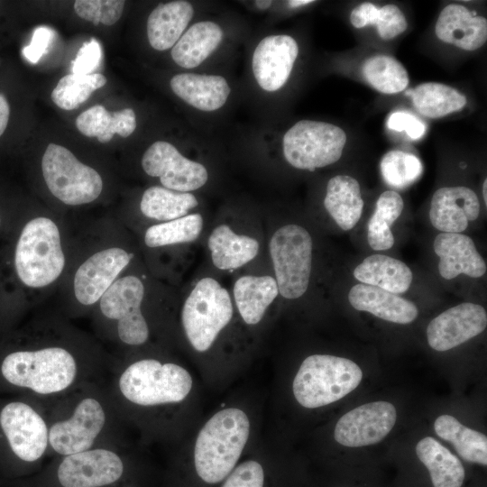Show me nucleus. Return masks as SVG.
<instances>
[{
    "mask_svg": "<svg viewBox=\"0 0 487 487\" xmlns=\"http://www.w3.org/2000/svg\"><path fill=\"white\" fill-rule=\"evenodd\" d=\"M110 362L97 340L63 315H39L0 342V393L49 401L97 381Z\"/></svg>",
    "mask_w": 487,
    "mask_h": 487,
    "instance_id": "f257e3e1",
    "label": "nucleus"
},
{
    "mask_svg": "<svg viewBox=\"0 0 487 487\" xmlns=\"http://www.w3.org/2000/svg\"><path fill=\"white\" fill-rule=\"evenodd\" d=\"M69 267L55 294L60 314L78 317L92 309L135 260L123 237V226L114 218L74 222Z\"/></svg>",
    "mask_w": 487,
    "mask_h": 487,
    "instance_id": "f03ea898",
    "label": "nucleus"
},
{
    "mask_svg": "<svg viewBox=\"0 0 487 487\" xmlns=\"http://www.w3.org/2000/svg\"><path fill=\"white\" fill-rule=\"evenodd\" d=\"M74 222L54 212L23 216L12 233L8 263L22 296L40 302L55 294L69 267Z\"/></svg>",
    "mask_w": 487,
    "mask_h": 487,
    "instance_id": "7ed1b4c3",
    "label": "nucleus"
},
{
    "mask_svg": "<svg viewBox=\"0 0 487 487\" xmlns=\"http://www.w3.org/2000/svg\"><path fill=\"white\" fill-rule=\"evenodd\" d=\"M41 407L47 425L48 455L64 456L96 446H114L115 407L107 389L89 382Z\"/></svg>",
    "mask_w": 487,
    "mask_h": 487,
    "instance_id": "20e7f679",
    "label": "nucleus"
},
{
    "mask_svg": "<svg viewBox=\"0 0 487 487\" xmlns=\"http://www.w3.org/2000/svg\"><path fill=\"white\" fill-rule=\"evenodd\" d=\"M48 451L41 408L21 396L0 398V474L10 480L31 477L41 470Z\"/></svg>",
    "mask_w": 487,
    "mask_h": 487,
    "instance_id": "39448f33",
    "label": "nucleus"
},
{
    "mask_svg": "<svg viewBox=\"0 0 487 487\" xmlns=\"http://www.w3.org/2000/svg\"><path fill=\"white\" fill-rule=\"evenodd\" d=\"M21 487H138L129 461L114 446L57 456Z\"/></svg>",
    "mask_w": 487,
    "mask_h": 487,
    "instance_id": "423d86ee",
    "label": "nucleus"
},
{
    "mask_svg": "<svg viewBox=\"0 0 487 487\" xmlns=\"http://www.w3.org/2000/svg\"><path fill=\"white\" fill-rule=\"evenodd\" d=\"M192 384L191 375L182 366L142 358L120 369L107 391L115 405L124 402L139 408H155L181 402Z\"/></svg>",
    "mask_w": 487,
    "mask_h": 487,
    "instance_id": "0eeeda50",
    "label": "nucleus"
},
{
    "mask_svg": "<svg viewBox=\"0 0 487 487\" xmlns=\"http://www.w3.org/2000/svg\"><path fill=\"white\" fill-rule=\"evenodd\" d=\"M249 434V418L237 408L219 410L207 420L193 453L192 475L198 486L220 485L237 465Z\"/></svg>",
    "mask_w": 487,
    "mask_h": 487,
    "instance_id": "6e6552de",
    "label": "nucleus"
},
{
    "mask_svg": "<svg viewBox=\"0 0 487 487\" xmlns=\"http://www.w3.org/2000/svg\"><path fill=\"white\" fill-rule=\"evenodd\" d=\"M131 265L101 297L90 315L101 339L140 346L150 337L142 310L146 286L142 278L130 271Z\"/></svg>",
    "mask_w": 487,
    "mask_h": 487,
    "instance_id": "1a4fd4ad",
    "label": "nucleus"
},
{
    "mask_svg": "<svg viewBox=\"0 0 487 487\" xmlns=\"http://www.w3.org/2000/svg\"><path fill=\"white\" fill-rule=\"evenodd\" d=\"M362 379L361 368L350 359L312 354L299 366L292 390L301 406L316 409L345 397L360 384Z\"/></svg>",
    "mask_w": 487,
    "mask_h": 487,
    "instance_id": "9d476101",
    "label": "nucleus"
},
{
    "mask_svg": "<svg viewBox=\"0 0 487 487\" xmlns=\"http://www.w3.org/2000/svg\"><path fill=\"white\" fill-rule=\"evenodd\" d=\"M41 172L47 190L64 207L90 206L104 192L105 181L98 170L56 143L46 147Z\"/></svg>",
    "mask_w": 487,
    "mask_h": 487,
    "instance_id": "9b49d317",
    "label": "nucleus"
},
{
    "mask_svg": "<svg viewBox=\"0 0 487 487\" xmlns=\"http://www.w3.org/2000/svg\"><path fill=\"white\" fill-rule=\"evenodd\" d=\"M233 317L228 291L213 278H203L184 301L181 322L185 335L198 352L210 348Z\"/></svg>",
    "mask_w": 487,
    "mask_h": 487,
    "instance_id": "f8f14e48",
    "label": "nucleus"
},
{
    "mask_svg": "<svg viewBox=\"0 0 487 487\" xmlns=\"http://www.w3.org/2000/svg\"><path fill=\"white\" fill-rule=\"evenodd\" d=\"M313 243L303 227L289 224L272 234L270 254L279 293L285 299H299L307 291L312 268Z\"/></svg>",
    "mask_w": 487,
    "mask_h": 487,
    "instance_id": "ddd939ff",
    "label": "nucleus"
},
{
    "mask_svg": "<svg viewBox=\"0 0 487 487\" xmlns=\"http://www.w3.org/2000/svg\"><path fill=\"white\" fill-rule=\"evenodd\" d=\"M346 143L345 131L333 124L300 120L283 137V153L294 168L314 170L336 162Z\"/></svg>",
    "mask_w": 487,
    "mask_h": 487,
    "instance_id": "4468645a",
    "label": "nucleus"
},
{
    "mask_svg": "<svg viewBox=\"0 0 487 487\" xmlns=\"http://www.w3.org/2000/svg\"><path fill=\"white\" fill-rule=\"evenodd\" d=\"M141 164L148 176L159 178L161 187L178 192L196 190L208 179L204 165L186 158L164 141L153 142L143 153Z\"/></svg>",
    "mask_w": 487,
    "mask_h": 487,
    "instance_id": "2eb2a0df",
    "label": "nucleus"
},
{
    "mask_svg": "<svg viewBox=\"0 0 487 487\" xmlns=\"http://www.w3.org/2000/svg\"><path fill=\"white\" fill-rule=\"evenodd\" d=\"M397 412L387 401L365 403L346 412L337 421L334 437L348 447H361L381 441L396 423Z\"/></svg>",
    "mask_w": 487,
    "mask_h": 487,
    "instance_id": "dca6fc26",
    "label": "nucleus"
},
{
    "mask_svg": "<svg viewBox=\"0 0 487 487\" xmlns=\"http://www.w3.org/2000/svg\"><path fill=\"white\" fill-rule=\"evenodd\" d=\"M486 326L485 308L478 304L464 302L445 310L429 322L427 343L436 351H447L478 335Z\"/></svg>",
    "mask_w": 487,
    "mask_h": 487,
    "instance_id": "f3484780",
    "label": "nucleus"
},
{
    "mask_svg": "<svg viewBox=\"0 0 487 487\" xmlns=\"http://www.w3.org/2000/svg\"><path fill=\"white\" fill-rule=\"evenodd\" d=\"M298 54V43L289 35L263 38L255 48L252 60L258 85L270 92L280 89L289 79Z\"/></svg>",
    "mask_w": 487,
    "mask_h": 487,
    "instance_id": "a211bd4d",
    "label": "nucleus"
},
{
    "mask_svg": "<svg viewBox=\"0 0 487 487\" xmlns=\"http://www.w3.org/2000/svg\"><path fill=\"white\" fill-rule=\"evenodd\" d=\"M480 202L475 192L464 186L444 187L433 195L429 219L441 233H462L478 218Z\"/></svg>",
    "mask_w": 487,
    "mask_h": 487,
    "instance_id": "6ab92c4d",
    "label": "nucleus"
},
{
    "mask_svg": "<svg viewBox=\"0 0 487 487\" xmlns=\"http://www.w3.org/2000/svg\"><path fill=\"white\" fill-rule=\"evenodd\" d=\"M433 248L439 258V274L452 280L460 274L480 278L486 272V263L468 235L462 233H440Z\"/></svg>",
    "mask_w": 487,
    "mask_h": 487,
    "instance_id": "aec40b11",
    "label": "nucleus"
},
{
    "mask_svg": "<svg viewBox=\"0 0 487 487\" xmlns=\"http://www.w3.org/2000/svg\"><path fill=\"white\" fill-rule=\"evenodd\" d=\"M435 32L441 41L473 51L486 42L487 20L462 5L450 4L440 12Z\"/></svg>",
    "mask_w": 487,
    "mask_h": 487,
    "instance_id": "412c9836",
    "label": "nucleus"
},
{
    "mask_svg": "<svg viewBox=\"0 0 487 487\" xmlns=\"http://www.w3.org/2000/svg\"><path fill=\"white\" fill-rule=\"evenodd\" d=\"M348 300L356 310L396 324H409L418 315L412 301L372 285L355 284L348 293Z\"/></svg>",
    "mask_w": 487,
    "mask_h": 487,
    "instance_id": "4be33fe9",
    "label": "nucleus"
},
{
    "mask_svg": "<svg viewBox=\"0 0 487 487\" xmlns=\"http://www.w3.org/2000/svg\"><path fill=\"white\" fill-rule=\"evenodd\" d=\"M170 87L186 103L206 112L222 107L230 94L227 81L217 75L178 74L170 79Z\"/></svg>",
    "mask_w": 487,
    "mask_h": 487,
    "instance_id": "5701e85b",
    "label": "nucleus"
},
{
    "mask_svg": "<svg viewBox=\"0 0 487 487\" xmlns=\"http://www.w3.org/2000/svg\"><path fill=\"white\" fill-rule=\"evenodd\" d=\"M194 9L188 1H172L158 5L147 20V36L157 51L173 47L192 19Z\"/></svg>",
    "mask_w": 487,
    "mask_h": 487,
    "instance_id": "b1692460",
    "label": "nucleus"
},
{
    "mask_svg": "<svg viewBox=\"0 0 487 487\" xmlns=\"http://www.w3.org/2000/svg\"><path fill=\"white\" fill-rule=\"evenodd\" d=\"M324 206L340 228L351 230L360 220L363 209L359 182L348 175L331 178L326 185Z\"/></svg>",
    "mask_w": 487,
    "mask_h": 487,
    "instance_id": "393cba45",
    "label": "nucleus"
},
{
    "mask_svg": "<svg viewBox=\"0 0 487 487\" xmlns=\"http://www.w3.org/2000/svg\"><path fill=\"white\" fill-rule=\"evenodd\" d=\"M360 283L379 287L395 294L406 292L412 282L410 268L403 262L382 254H372L354 270Z\"/></svg>",
    "mask_w": 487,
    "mask_h": 487,
    "instance_id": "a878e982",
    "label": "nucleus"
},
{
    "mask_svg": "<svg viewBox=\"0 0 487 487\" xmlns=\"http://www.w3.org/2000/svg\"><path fill=\"white\" fill-rule=\"evenodd\" d=\"M214 265L219 270H234L253 260L259 252L256 239L235 234L229 225L215 227L207 241Z\"/></svg>",
    "mask_w": 487,
    "mask_h": 487,
    "instance_id": "bb28decb",
    "label": "nucleus"
},
{
    "mask_svg": "<svg viewBox=\"0 0 487 487\" xmlns=\"http://www.w3.org/2000/svg\"><path fill=\"white\" fill-rule=\"evenodd\" d=\"M279 294L275 278L245 275L234 286V297L239 314L248 325L258 324Z\"/></svg>",
    "mask_w": 487,
    "mask_h": 487,
    "instance_id": "cd10ccee",
    "label": "nucleus"
},
{
    "mask_svg": "<svg viewBox=\"0 0 487 487\" xmlns=\"http://www.w3.org/2000/svg\"><path fill=\"white\" fill-rule=\"evenodd\" d=\"M222 39L223 31L218 24L210 21L196 23L172 47V60L182 68H196L217 48Z\"/></svg>",
    "mask_w": 487,
    "mask_h": 487,
    "instance_id": "c85d7f7f",
    "label": "nucleus"
},
{
    "mask_svg": "<svg viewBox=\"0 0 487 487\" xmlns=\"http://www.w3.org/2000/svg\"><path fill=\"white\" fill-rule=\"evenodd\" d=\"M78 130L87 137H96L102 142H108L115 134L128 137L136 128L135 113L124 108L114 113L103 106L96 105L81 113L76 119Z\"/></svg>",
    "mask_w": 487,
    "mask_h": 487,
    "instance_id": "c756f323",
    "label": "nucleus"
},
{
    "mask_svg": "<svg viewBox=\"0 0 487 487\" xmlns=\"http://www.w3.org/2000/svg\"><path fill=\"white\" fill-rule=\"evenodd\" d=\"M416 453L427 469L434 487H461L464 469L461 461L436 439L426 436L419 440Z\"/></svg>",
    "mask_w": 487,
    "mask_h": 487,
    "instance_id": "7c9ffc66",
    "label": "nucleus"
},
{
    "mask_svg": "<svg viewBox=\"0 0 487 487\" xmlns=\"http://www.w3.org/2000/svg\"><path fill=\"white\" fill-rule=\"evenodd\" d=\"M198 204L196 197L189 192L152 186L142 193L139 208L141 214L155 225L187 216Z\"/></svg>",
    "mask_w": 487,
    "mask_h": 487,
    "instance_id": "2f4dec72",
    "label": "nucleus"
},
{
    "mask_svg": "<svg viewBox=\"0 0 487 487\" xmlns=\"http://www.w3.org/2000/svg\"><path fill=\"white\" fill-rule=\"evenodd\" d=\"M434 429L439 437L454 445L464 460L486 466L487 437L484 434L465 427L447 414L435 420Z\"/></svg>",
    "mask_w": 487,
    "mask_h": 487,
    "instance_id": "473e14b6",
    "label": "nucleus"
},
{
    "mask_svg": "<svg viewBox=\"0 0 487 487\" xmlns=\"http://www.w3.org/2000/svg\"><path fill=\"white\" fill-rule=\"evenodd\" d=\"M413 106L418 113L430 118H439L461 110L466 97L455 88L436 82H427L409 89Z\"/></svg>",
    "mask_w": 487,
    "mask_h": 487,
    "instance_id": "72a5a7b5",
    "label": "nucleus"
},
{
    "mask_svg": "<svg viewBox=\"0 0 487 487\" xmlns=\"http://www.w3.org/2000/svg\"><path fill=\"white\" fill-rule=\"evenodd\" d=\"M403 208L404 202L398 192L386 190L380 195L367 224V240L372 249L384 251L393 246L395 240L391 227Z\"/></svg>",
    "mask_w": 487,
    "mask_h": 487,
    "instance_id": "f704fd0d",
    "label": "nucleus"
},
{
    "mask_svg": "<svg viewBox=\"0 0 487 487\" xmlns=\"http://www.w3.org/2000/svg\"><path fill=\"white\" fill-rule=\"evenodd\" d=\"M203 218L189 214L175 220L149 225L143 234V244L157 249L195 241L202 231Z\"/></svg>",
    "mask_w": 487,
    "mask_h": 487,
    "instance_id": "c9c22d12",
    "label": "nucleus"
},
{
    "mask_svg": "<svg viewBox=\"0 0 487 487\" xmlns=\"http://www.w3.org/2000/svg\"><path fill=\"white\" fill-rule=\"evenodd\" d=\"M366 81L383 94H396L409 85V78L404 66L395 58L377 54L368 58L362 67Z\"/></svg>",
    "mask_w": 487,
    "mask_h": 487,
    "instance_id": "e433bc0d",
    "label": "nucleus"
},
{
    "mask_svg": "<svg viewBox=\"0 0 487 487\" xmlns=\"http://www.w3.org/2000/svg\"><path fill=\"white\" fill-rule=\"evenodd\" d=\"M106 83V77L100 73L69 74L59 80L51 97L60 108L73 110L87 101L95 90L102 87Z\"/></svg>",
    "mask_w": 487,
    "mask_h": 487,
    "instance_id": "4c0bfd02",
    "label": "nucleus"
},
{
    "mask_svg": "<svg viewBox=\"0 0 487 487\" xmlns=\"http://www.w3.org/2000/svg\"><path fill=\"white\" fill-rule=\"evenodd\" d=\"M423 166L414 154L392 150L384 154L381 161V172L384 181L396 188H404L421 175Z\"/></svg>",
    "mask_w": 487,
    "mask_h": 487,
    "instance_id": "58836bf2",
    "label": "nucleus"
},
{
    "mask_svg": "<svg viewBox=\"0 0 487 487\" xmlns=\"http://www.w3.org/2000/svg\"><path fill=\"white\" fill-rule=\"evenodd\" d=\"M363 25H375L383 40H391L404 32L408 27L405 15L395 5L389 4L381 8L366 3L363 10Z\"/></svg>",
    "mask_w": 487,
    "mask_h": 487,
    "instance_id": "ea45409f",
    "label": "nucleus"
},
{
    "mask_svg": "<svg viewBox=\"0 0 487 487\" xmlns=\"http://www.w3.org/2000/svg\"><path fill=\"white\" fill-rule=\"evenodd\" d=\"M124 4L122 0H78L74 9L79 17L95 25H112L120 19Z\"/></svg>",
    "mask_w": 487,
    "mask_h": 487,
    "instance_id": "a19ab883",
    "label": "nucleus"
},
{
    "mask_svg": "<svg viewBox=\"0 0 487 487\" xmlns=\"http://www.w3.org/2000/svg\"><path fill=\"white\" fill-rule=\"evenodd\" d=\"M101 57L102 51L99 42L96 39H91L78 51L72 62V74H92L94 69L98 67Z\"/></svg>",
    "mask_w": 487,
    "mask_h": 487,
    "instance_id": "79ce46f5",
    "label": "nucleus"
},
{
    "mask_svg": "<svg viewBox=\"0 0 487 487\" xmlns=\"http://www.w3.org/2000/svg\"><path fill=\"white\" fill-rule=\"evenodd\" d=\"M390 129L405 132L411 139H419L426 132V124L414 115L398 111L392 113L387 122Z\"/></svg>",
    "mask_w": 487,
    "mask_h": 487,
    "instance_id": "37998d69",
    "label": "nucleus"
},
{
    "mask_svg": "<svg viewBox=\"0 0 487 487\" xmlns=\"http://www.w3.org/2000/svg\"><path fill=\"white\" fill-rule=\"evenodd\" d=\"M55 32L48 26L37 27L32 34L31 43L23 51V56L31 62L37 63L47 52Z\"/></svg>",
    "mask_w": 487,
    "mask_h": 487,
    "instance_id": "c03bdc74",
    "label": "nucleus"
},
{
    "mask_svg": "<svg viewBox=\"0 0 487 487\" xmlns=\"http://www.w3.org/2000/svg\"><path fill=\"white\" fill-rule=\"evenodd\" d=\"M10 115V107L6 97L0 94V136L6 129Z\"/></svg>",
    "mask_w": 487,
    "mask_h": 487,
    "instance_id": "a18cd8bd",
    "label": "nucleus"
},
{
    "mask_svg": "<svg viewBox=\"0 0 487 487\" xmlns=\"http://www.w3.org/2000/svg\"><path fill=\"white\" fill-rule=\"evenodd\" d=\"M314 1L312 0H290L288 2V5L289 6L292 7V8H296V7H300V6H303V5H309L311 3H313Z\"/></svg>",
    "mask_w": 487,
    "mask_h": 487,
    "instance_id": "49530a36",
    "label": "nucleus"
},
{
    "mask_svg": "<svg viewBox=\"0 0 487 487\" xmlns=\"http://www.w3.org/2000/svg\"><path fill=\"white\" fill-rule=\"evenodd\" d=\"M271 4H272L271 1H265V0L255 1L256 6L262 10L269 8L271 5Z\"/></svg>",
    "mask_w": 487,
    "mask_h": 487,
    "instance_id": "de8ad7c7",
    "label": "nucleus"
},
{
    "mask_svg": "<svg viewBox=\"0 0 487 487\" xmlns=\"http://www.w3.org/2000/svg\"><path fill=\"white\" fill-rule=\"evenodd\" d=\"M486 188H487V179H484L483 183H482V197H483V200H484V203L485 205L487 204V196H486Z\"/></svg>",
    "mask_w": 487,
    "mask_h": 487,
    "instance_id": "09e8293b",
    "label": "nucleus"
},
{
    "mask_svg": "<svg viewBox=\"0 0 487 487\" xmlns=\"http://www.w3.org/2000/svg\"><path fill=\"white\" fill-rule=\"evenodd\" d=\"M6 220H5L4 215L0 211V232L5 231Z\"/></svg>",
    "mask_w": 487,
    "mask_h": 487,
    "instance_id": "8fccbe9b",
    "label": "nucleus"
}]
</instances>
